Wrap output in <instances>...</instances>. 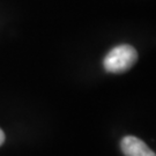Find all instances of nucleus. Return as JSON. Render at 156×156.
Masks as SVG:
<instances>
[{
  "mask_svg": "<svg viewBox=\"0 0 156 156\" xmlns=\"http://www.w3.org/2000/svg\"><path fill=\"white\" fill-rule=\"evenodd\" d=\"M138 60V52L132 45L122 44L113 48L103 60V66L109 73H124Z\"/></svg>",
  "mask_w": 156,
  "mask_h": 156,
  "instance_id": "obj_1",
  "label": "nucleus"
},
{
  "mask_svg": "<svg viewBox=\"0 0 156 156\" xmlns=\"http://www.w3.org/2000/svg\"><path fill=\"white\" fill-rule=\"evenodd\" d=\"M120 148L125 156H156L155 153L136 136L127 135L123 138Z\"/></svg>",
  "mask_w": 156,
  "mask_h": 156,
  "instance_id": "obj_2",
  "label": "nucleus"
},
{
  "mask_svg": "<svg viewBox=\"0 0 156 156\" xmlns=\"http://www.w3.org/2000/svg\"><path fill=\"white\" fill-rule=\"evenodd\" d=\"M5 142V133L1 131V128H0V146L2 145Z\"/></svg>",
  "mask_w": 156,
  "mask_h": 156,
  "instance_id": "obj_3",
  "label": "nucleus"
}]
</instances>
